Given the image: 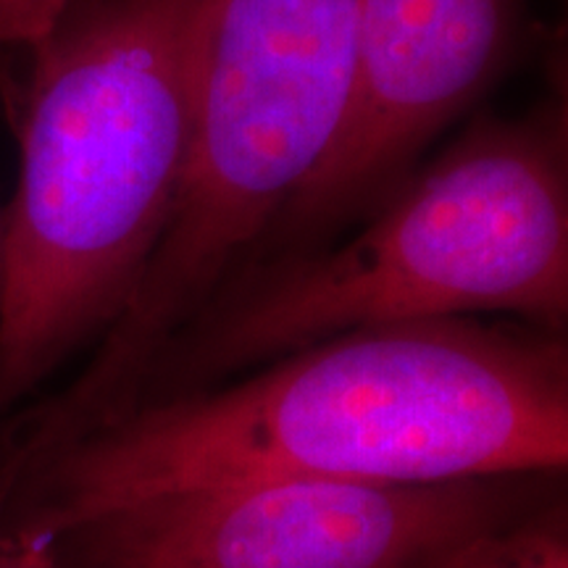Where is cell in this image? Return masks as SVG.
I'll list each match as a JSON object with an SVG mask.
<instances>
[{
    "mask_svg": "<svg viewBox=\"0 0 568 568\" xmlns=\"http://www.w3.org/2000/svg\"><path fill=\"white\" fill-rule=\"evenodd\" d=\"M568 464L564 335L477 318L322 339L226 387L140 400L0 487V527L61 537L126 503L261 477L437 485Z\"/></svg>",
    "mask_w": 568,
    "mask_h": 568,
    "instance_id": "obj_1",
    "label": "cell"
},
{
    "mask_svg": "<svg viewBox=\"0 0 568 568\" xmlns=\"http://www.w3.org/2000/svg\"><path fill=\"white\" fill-rule=\"evenodd\" d=\"M201 0H71L24 53L0 414L116 322L180 201Z\"/></svg>",
    "mask_w": 568,
    "mask_h": 568,
    "instance_id": "obj_2",
    "label": "cell"
},
{
    "mask_svg": "<svg viewBox=\"0 0 568 568\" xmlns=\"http://www.w3.org/2000/svg\"><path fill=\"white\" fill-rule=\"evenodd\" d=\"M361 219L343 243L232 282L159 364L195 387L345 332L474 314L564 335L566 101L477 119Z\"/></svg>",
    "mask_w": 568,
    "mask_h": 568,
    "instance_id": "obj_3",
    "label": "cell"
},
{
    "mask_svg": "<svg viewBox=\"0 0 568 568\" xmlns=\"http://www.w3.org/2000/svg\"><path fill=\"white\" fill-rule=\"evenodd\" d=\"M361 0H201L182 193L95 358L45 406L67 432L119 416L240 276L345 116Z\"/></svg>",
    "mask_w": 568,
    "mask_h": 568,
    "instance_id": "obj_4",
    "label": "cell"
},
{
    "mask_svg": "<svg viewBox=\"0 0 568 568\" xmlns=\"http://www.w3.org/2000/svg\"><path fill=\"white\" fill-rule=\"evenodd\" d=\"M503 521L500 479L261 477L126 503L53 539L67 568H439Z\"/></svg>",
    "mask_w": 568,
    "mask_h": 568,
    "instance_id": "obj_5",
    "label": "cell"
},
{
    "mask_svg": "<svg viewBox=\"0 0 568 568\" xmlns=\"http://www.w3.org/2000/svg\"><path fill=\"white\" fill-rule=\"evenodd\" d=\"M521 19L524 0H361L345 116L274 232L305 243L385 201L493 88Z\"/></svg>",
    "mask_w": 568,
    "mask_h": 568,
    "instance_id": "obj_6",
    "label": "cell"
},
{
    "mask_svg": "<svg viewBox=\"0 0 568 568\" xmlns=\"http://www.w3.org/2000/svg\"><path fill=\"white\" fill-rule=\"evenodd\" d=\"M439 568H568L566 518L558 510L485 531Z\"/></svg>",
    "mask_w": 568,
    "mask_h": 568,
    "instance_id": "obj_7",
    "label": "cell"
},
{
    "mask_svg": "<svg viewBox=\"0 0 568 568\" xmlns=\"http://www.w3.org/2000/svg\"><path fill=\"white\" fill-rule=\"evenodd\" d=\"M71 0H0V55L32 45Z\"/></svg>",
    "mask_w": 568,
    "mask_h": 568,
    "instance_id": "obj_8",
    "label": "cell"
},
{
    "mask_svg": "<svg viewBox=\"0 0 568 568\" xmlns=\"http://www.w3.org/2000/svg\"><path fill=\"white\" fill-rule=\"evenodd\" d=\"M0 568H67L51 535L0 527Z\"/></svg>",
    "mask_w": 568,
    "mask_h": 568,
    "instance_id": "obj_9",
    "label": "cell"
},
{
    "mask_svg": "<svg viewBox=\"0 0 568 568\" xmlns=\"http://www.w3.org/2000/svg\"><path fill=\"white\" fill-rule=\"evenodd\" d=\"M3 258H6V209L0 205V282H3Z\"/></svg>",
    "mask_w": 568,
    "mask_h": 568,
    "instance_id": "obj_10",
    "label": "cell"
}]
</instances>
